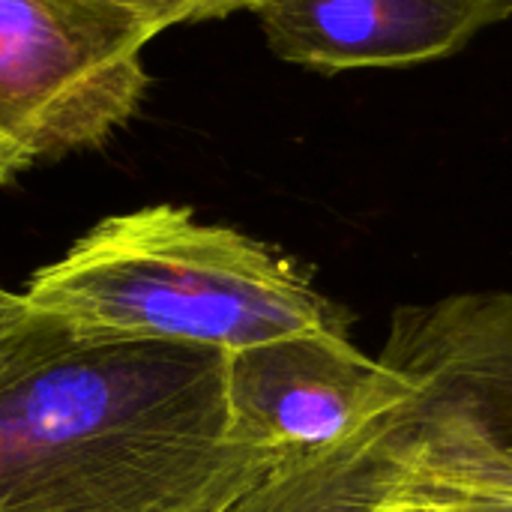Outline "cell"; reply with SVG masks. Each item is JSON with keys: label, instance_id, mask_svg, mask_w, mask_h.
<instances>
[{"label": "cell", "instance_id": "6da1fadb", "mask_svg": "<svg viewBox=\"0 0 512 512\" xmlns=\"http://www.w3.org/2000/svg\"><path fill=\"white\" fill-rule=\"evenodd\" d=\"M228 351L0 300V512H225L279 456L234 438Z\"/></svg>", "mask_w": 512, "mask_h": 512}, {"label": "cell", "instance_id": "7a4b0ae2", "mask_svg": "<svg viewBox=\"0 0 512 512\" xmlns=\"http://www.w3.org/2000/svg\"><path fill=\"white\" fill-rule=\"evenodd\" d=\"M21 300L84 333L228 354L348 333L294 258L237 228L198 222L177 204L96 222L27 279Z\"/></svg>", "mask_w": 512, "mask_h": 512}, {"label": "cell", "instance_id": "3957f363", "mask_svg": "<svg viewBox=\"0 0 512 512\" xmlns=\"http://www.w3.org/2000/svg\"><path fill=\"white\" fill-rule=\"evenodd\" d=\"M381 366L393 402L360 429L378 495L512 507V294L399 306Z\"/></svg>", "mask_w": 512, "mask_h": 512}, {"label": "cell", "instance_id": "277c9868", "mask_svg": "<svg viewBox=\"0 0 512 512\" xmlns=\"http://www.w3.org/2000/svg\"><path fill=\"white\" fill-rule=\"evenodd\" d=\"M150 39L108 0H0V135L33 162L105 144L144 102Z\"/></svg>", "mask_w": 512, "mask_h": 512}, {"label": "cell", "instance_id": "5b68a950", "mask_svg": "<svg viewBox=\"0 0 512 512\" xmlns=\"http://www.w3.org/2000/svg\"><path fill=\"white\" fill-rule=\"evenodd\" d=\"M225 387L234 438L282 462L348 441L396 396V378L348 333L291 336L228 354Z\"/></svg>", "mask_w": 512, "mask_h": 512}, {"label": "cell", "instance_id": "8992f818", "mask_svg": "<svg viewBox=\"0 0 512 512\" xmlns=\"http://www.w3.org/2000/svg\"><path fill=\"white\" fill-rule=\"evenodd\" d=\"M255 15L279 60L336 75L450 57L512 18V0H267Z\"/></svg>", "mask_w": 512, "mask_h": 512}, {"label": "cell", "instance_id": "52a82bcc", "mask_svg": "<svg viewBox=\"0 0 512 512\" xmlns=\"http://www.w3.org/2000/svg\"><path fill=\"white\" fill-rule=\"evenodd\" d=\"M375 477L360 438L279 465L225 512H369Z\"/></svg>", "mask_w": 512, "mask_h": 512}, {"label": "cell", "instance_id": "ba28073f", "mask_svg": "<svg viewBox=\"0 0 512 512\" xmlns=\"http://www.w3.org/2000/svg\"><path fill=\"white\" fill-rule=\"evenodd\" d=\"M141 21L150 36L174 24H201L234 12H258L267 0H108Z\"/></svg>", "mask_w": 512, "mask_h": 512}, {"label": "cell", "instance_id": "9c48e42d", "mask_svg": "<svg viewBox=\"0 0 512 512\" xmlns=\"http://www.w3.org/2000/svg\"><path fill=\"white\" fill-rule=\"evenodd\" d=\"M375 507H387V510H402V512H512V507H504V504H447V501H393V498H381V495H378V483H375Z\"/></svg>", "mask_w": 512, "mask_h": 512}, {"label": "cell", "instance_id": "30bf717a", "mask_svg": "<svg viewBox=\"0 0 512 512\" xmlns=\"http://www.w3.org/2000/svg\"><path fill=\"white\" fill-rule=\"evenodd\" d=\"M30 165H36L18 144H12L9 138L0 135V186H9L21 171H27Z\"/></svg>", "mask_w": 512, "mask_h": 512}, {"label": "cell", "instance_id": "8fae6325", "mask_svg": "<svg viewBox=\"0 0 512 512\" xmlns=\"http://www.w3.org/2000/svg\"><path fill=\"white\" fill-rule=\"evenodd\" d=\"M369 512H402V510H387V507H375V501H372V510Z\"/></svg>", "mask_w": 512, "mask_h": 512}, {"label": "cell", "instance_id": "7c38bea8", "mask_svg": "<svg viewBox=\"0 0 512 512\" xmlns=\"http://www.w3.org/2000/svg\"><path fill=\"white\" fill-rule=\"evenodd\" d=\"M6 297H9V291H6V288H0V300H6Z\"/></svg>", "mask_w": 512, "mask_h": 512}]
</instances>
